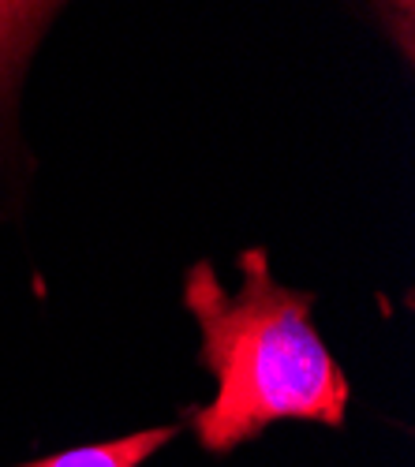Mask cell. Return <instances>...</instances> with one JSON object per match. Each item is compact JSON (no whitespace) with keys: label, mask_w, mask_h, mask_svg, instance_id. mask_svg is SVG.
Returning a JSON list of instances; mask_svg holds the SVG:
<instances>
[{"label":"cell","mask_w":415,"mask_h":467,"mask_svg":"<svg viewBox=\"0 0 415 467\" xmlns=\"http://www.w3.org/2000/svg\"><path fill=\"white\" fill-rule=\"evenodd\" d=\"M236 274L240 285L224 288L199 258L180 281L199 329L195 363L213 378V397L183 419L199 449L229 456L277 422L345 426L352 381L315 326V292L277 281L266 247L240 251Z\"/></svg>","instance_id":"obj_1"},{"label":"cell","mask_w":415,"mask_h":467,"mask_svg":"<svg viewBox=\"0 0 415 467\" xmlns=\"http://www.w3.org/2000/svg\"><path fill=\"white\" fill-rule=\"evenodd\" d=\"M359 19L379 30L404 67L415 60V0H359Z\"/></svg>","instance_id":"obj_4"},{"label":"cell","mask_w":415,"mask_h":467,"mask_svg":"<svg viewBox=\"0 0 415 467\" xmlns=\"http://www.w3.org/2000/svg\"><path fill=\"white\" fill-rule=\"evenodd\" d=\"M75 0H0V232L23 224L34 199L37 153L23 128L34 60Z\"/></svg>","instance_id":"obj_2"},{"label":"cell","mask_w":415,"mask_h":467,"mask_svg":"<svg viewBox=\"0 0 415 467\" xmlns=\"http://www.w3.org/2000/svg\"><path fill=\"white\" fill-rule=\"evenodd\" d=\"M180 431H183V422L146 426V431H135V434H120V438L79 445V449H60V452L37 456L26 463H12V467H142L161 449H169L180 438Z\"/></svg>","instance_id":"obj_3"}]
</instances>
